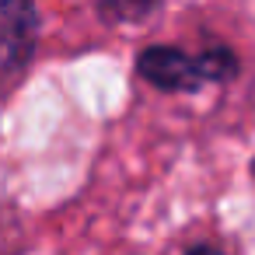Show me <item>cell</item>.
I'll list each match as a JSON object with an SVG mask.
<instances>
[{
	"mask_svg": "<svg viewBox=\"0 0 255 255\" xmlns=\"http://www.w3.org/2000/svg\"><path fill=\"white\" fill-rule=\"evenodd\" d=\"M136 74L157 91L189 95L206 84H224L238 74V56L227 46H206L203 53H185L178 46H147L136 56Z\"/></svg>",
	"mask_w": 255,
	"mask_h": 255,
	"instance_id": "cell-1",
	"label": "cell"
},
{
	"mask_svg": "<svg viewBox=\"0 0 255 255\" xmlns=\"http://www.w3.org/2000/svg\"><path fill=\"white\" fill-rule=\"evenodd\" d=\"M39 49L35 0H0V95H11Z\"/></svg>",
	"mask_w": 255,
	"mask_h": 255,
	"instance_id": "cell-2",
	"label": "cell"
},
{
	"mask_svg": "<svg viewBox=\"0 0 255 255\" xmlns=\"http://www.w3.org/2000/svg\"><path fill=\"white\" fill-rule=\"evenodd\" d=\"M161 0H98V18L109 25H133L157 11Z\"/></svg>",
	"mask_w": 255,
	"mask_h": 255,
	"instance_id": "cell-3",
	"label": "cell"
},
{
	"mask_svg": "<svg viewBox=\"0 0 255 255\" xmlns=\"http://www.w3.org/2000/svg\"><path fill=\"white\" fill-rule=\"evenodd\" d=\"M185 255H227V252H220V248H213V245H196V248H189Z\"/></svg>",
	"mask_w": 255,
	"mask_h": 255,
	"instance_id": "cell-4",
	"label": "cell"
}]
</instances>
